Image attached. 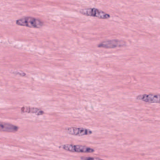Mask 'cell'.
Listing matches in <instances>:
<instances>
[{
    "label": "cell",
    "mask_w": 160,
    "mask_h": 160,
    "mask_svg": "<svg viewBox=\"0 0 160 160\" xmlns=\"http://www.w3.org/2000/svg\"><path fill=\"white\" fill-rule=\"evenodd\" d=\"M21 111L22 112L34 114L37 115H42L44 114V112L41 109L31 107H21Z\"/></svg>",
    "instance_id": "obj_8"
},
{
    "label": "cell",
    "mask_w": 160,
    "mask_h": 160,
    "mask_svg": "<svg viewBox=\"0 0 160 160\" xmlns=\"http://www.w3.org/2000/svg\"><path fill=\"white\" fill-rule=\"evenodd\" d=\"M64 150L72 152L84 153H92L95 152V149L91 147L84 146L74 145L72 144H66L62 146Z\"/></svg>",
    "instance_id": "obj_3"
},
{
    "label": "cell",
    "mask_w": 160,
    "mask_h": 160,
    "mask_svg": "<svg viewBox=\"0 0 160 160\" xmlns=\"http://www.w3.org/2000/svg\"><path fill=\"white\" fill-rule=\"evenodd\" d=\"M138 100L150 103H160V95L144 94L139 95L136 97Z\"/></svg>",
    "instance_id": "obj_5"
},
{
    "label": "cell",
    "mask_w": 160,
    "mask_h": 160,
    "mask_svg": "<svg viewBox=\"0 0 160 160\" xmlns=\"http://www.w3.org/2000/svg\"><path fill=\"white\" fill-rule=\"evenodd\" d=\"M126 43L124 41L119 40H107L100 42L98 45L99 48L105 49H114L125 46Z\"/></svg>",
    "instance_id": "obj_4"
},
{
    "label": "cell",
    "mask_w": 160,
    "mask_h": 160,
    "mask_svg": "<svg viewBox=\"0 0 160 160\" xmlns=\"http://www.w3.org/2000/svg\"><path fill=\"white\" fill-rule=\"evenodd\" d=\"M16 24L20 26H25L33 28H41L43 25V22L34 18H23L16 21Z\"/></svg>",
    "instance_id": "obj_1"
},
{
    "label": "cell",
    "mask_w": 160,
    "mask_h": 160,
    "mask_svg": "<svg viewBox=\"0 0 160 160\" xmlns=\"http://www.w3.org/2000/svg\"><path fill=\"white\" fill-rule=\"evenodd\" d=\"M66 132L70 135L77 136L88 135L92 133V131L88 129L78 127L68 128L66 129Z\"/></svg>",
    "instance_id": "obj_6"
},
{
    "label": "cell",
    "mask_w": 160,
    "mask_h": 160,
    "mask_svg": "<svg viewBox=\"0 0 160 160\" xmlns=\"http://www.w3.org/2000/svg\"><path fill=\"white\" fill-rule=\"evenodd\" d=\"M80 13L85 16L98 18L100 19H108L111 18L109 14L96 8H88L80 10Z\"/></svg>",
    "instance_id": "obj_2"
},
{
    "label": "cell",
    "mask_w": 160,
    "mask_h": 160,
    "mask_svg": "<svg viewBox=\"0 0 160 160\" xmlns=\"http://www.w3.org/2000/svg\"><path fill=\"white\" fill-rule=\"evenodd\" d=\"M18 129L19 128L17 126L10 123L3 122H1L0 123V129L2 131L15 132L17 131Z\"/></svg>",
    "instance_id": "obj_7"
},
{
    "label": "cell",
    "mask_w": 160,
    "mask_h": 160,
    "mask_svg": "<svg viewBox=\"0 0 160 160\" xmlns=\"http://www.w3.org/2000/svg\"><path fill=\"white\" fill-rule=\"evenodd\" d=\"M82 160H103V159L99 158H95V157H83L81 158Z\"/></svg>",
    "instance_id": "obj_9"
}]
</instances>
